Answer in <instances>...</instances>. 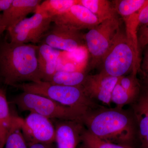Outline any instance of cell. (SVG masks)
<instances>
[{"label":"cell","mask_w":148,"mask_h":148,"mask_svg":"<svg viewBox=\"0 0 148 148\" xmlns=\"http://www.w3.org/2000/svg\"><path fill=\"white\" fill-rule=\"evenodd\" d=\"M137 100L130 95L119 83L116 85L112 93L111 102L114 103L116 107L123 108L126 105H131Z\"/></svg>","instance_id":"23"},{"label":"cell","mask_w":148,"mask_h":148,"mask_svg":"<svg viewBox=\"0 0 148 148\" xmlns=\"http://www.w3.org/2000/svg\"><path fill=\"white\" fill-rule=\"evenodd\" d=\"M77 4L87 8L100 23L117 16L112 3L108 0H78Z\"/></svg>","instance_id":"17"},{"label":"cell","mask_w":148,"mask_h":148,"mask_svg":"<svg viewBox=\"0 0 148 148\" xmlns=\"http://www.w3.org/2000/svg\"><path fill=\"white\" fill-rule=\"evenodd\" d=\"M139 27L148 23V0L138 12Z\"/></svg>","instance_id":"26"},{"label":"cell","mask_w":148,"mask_h":148,"mask_svg":"<svg viewBox=\"0 0 148 148\" xmlns=\"http://www.w3.org/2000/svg\"><path fill=\"white\" fill-rule=\"evenodd\" d=\"M80 143L82 148H134L101 140L92 135L86 127L82 133Z\"/></svg>","instance_id":"20"},{"label":"cell","mask_w":148,"mask_h":148,"mask_svg":"<svg viewBox=\"0 0 148 148\" xmlns=\"http://www.w3.org/2000/svg\"><path fill=\"white\" fill-rule=\"evenodd\" d=\"M15 88L23 92L47 97L63 106L79 111L83 115L101 106L86 95L81 86H65L41 81L24 83Z\"/></svg>","instance_id":"3"},{"label":"cell","mask_w":148,"mask_h":148,"mask_svg":"<svg viewBox=\"0 0 148 148\" xmlns=\"http://www.w3.org/2000/svg\"><path fill=\"white\" fill-rule=\"evenodd\" d=\"M130 108L137 121L141 148H148V92L142 89L139 98Z\"/></svg>","instance_id":"14"},{"label":"cell","mask_w":148,"mask_h":148,"mask_svg":"<svg viewBox=\"0 0 148 148\" xmlns=\"http://www.w3.org/2000/svg\"><path fill=\"white\" fill-rule=\"evenodd\" d=\"M87 74L82 71L57 70L47 82L70 86H81Z\"/></svg>","instance_id":"19"},{"label":"cell","mask_w":148,"mask_h":148,"mask_svg":"<svg viewBox=\"0 0 148 148\" xmlns=\"http://www.w3.org/2000/svg\"><path fill=\"white\" fill-rule=\"evenodd\" d=\"M84 35L80 31L53 23L39 44L71 52L85 45Z\"/></svg>","instance_id":"9"},{"label":"cell","mask_w":148,"mask_h":148,"mask_svg":"<svg viewBox=\"0 0 148 148\" xmlns=\"http://www.w3.org/2000/svg\"><path fill=\"white\" fill-rule=\"evenodd\" d=\"M60 50L45 44H39L37 48V59L43 81L48 82L57 71Z\"/></svg>","instance_id":"15"},{"label":"cell","mask_w":148,"mask_h":148,"mask_svg":"<svg viewBox=\"0 0 148 148\" xmlns=\"http://www.w3.org/2000/svg\"><path fill=\"white\" fill-rule=\"evenodd\" d=\"M117 16L107 19L84 35L90 53L91 69L102 63L103 58L122 33Z\"/></svg>","instance_id":"5"},{"label":"cell","mask_w":148,"mask_h":148,"mask_svg":"<svg viewBox=\"0 0 148 148\" xmlns=\"http://www.w3.org/2000/svg\"><path fill=\"white\" fill-rule=\"evenodd\" d=\"M0 148H2L1 146V144H0Z\"/></svg>","instance_id":"30"},{"label":"cell","mask_w":148,"mask_h":148,"mask_svg":"<svg viewBox=\"0 0 148 148\" xmlns=\"http://www.w3.org/2000/svg\"><path fill=\"white\" fill-rule=\"evenodd\" d=\"M21 128L28 145L55 142V127L50 119L39 114L30 112L26 118H21Z\"/></svg>","instance_id":"8"},{"label":"cell","mask_w":148,"mask_h":148,"mask_svg":"<svg viewBox=\"0 0 148 148\" xmlns=\"http://www.w3.org/2000/svg\"><path fill=\"white\" fill-rule=\"evenodd\" d=\"M82 122L92 135L107 142L134 147L138 140L137 121L130 108L101 106L84 114Z\"/></svg>","instance_id":"1"},{"label":"cell","mask_w":148,"mask_h":148,"mask_svg":"<svg viewBox=\"0 0 148 148\" xmlns=\"http://www.w3.org/2000/svg\"><path fill=\"white\" fill-rule=\"evenodd\" d=\"M21 119L19 124L9 134L3 148H29L21 128Z\"/></svg>","instance_id":"22"},{"label":"cell","mask_w":148,"mask_h":148,"mask_svg":"<svg viewBox=\"0 0 148 148\" xmlns=\"http://www.w3.org/2000/svg\"><path fill=\"white\" fill-rule=\"evenodd\" d=\"M5 29L3 26L2 19V14H0V35L3 34V32L5 31Z\"/></svg>","instance_id":"29"},{"label":"cell","mask_w":148,"mask_h":148,"mask_svg":"<svg viewBox=\"0 0 148 148\" xmlns=\"http://www.w3.org/2000/svg\"><path fill=\"white\" fill-rule=\"evenodd\" d=\"M52 21L46 14L36 12L33 16L24 18L7 30L14 43L39 44L48 31Z\"/></svg>","instance_id":"7"},{"label":"cell","mask_w":148,"mask_h":148,"mask_svg":"<svg viewBox=\"0 0 148 148\" xmlns=\"http://www.w3.org/2000/svg\"><path fill=\"white\" fill-rule=\"evenodd\" d=\"M13 102L21 110L36 113L49 119L82 121L83 115L75 109L44 96L30 92H22L14 98Z\"/></svg>","instance_id":"6"},{"label":"cell","mask_w":148,"mask_h":148,"mask_svg":"<svg viewBox=\"0 0 148 148\" xmlns=\"http://www.w3.org/2000/svg\"><path fill=\"white\" fill-rule=\"evenodd\" d=\"M21 118L10 113L5 90L0 88V144L3 148L8 136L18 125Z\"/></svg>","instance_id":"16"},{"label":"cell","mask_w":148,"mask_h":148,"mask_svg":"<svg viewBox=\"0 0 148 148\" xmlns=\"http://www.w3.org/2000/svg\"><path fill=\"white\" fill-rule=\"evenodd\" d=\"M111 1L117 14L124 18L138 12L147 0H114Z\"/></svg>","instance_id":"21"},{"label":"cell","mask_w":148,"mask_h":148,"mask_svg":"<svg viewBox=\"0 0 148 148\" xmlns=\"http://www.w3.org/2000/svg\"><path fill=\"white\" fill-rule=\"evenodd\" d=\"M141 57L122 32L103 58L101 71L111 76L120 77L130 71L138 74Z\"/></svg>","instance_id":"4"},{"label":"cell","mask_w":148,"mask_h":148,"mask_svg":"<svg viewBox=\"0 0 148 148\" xmlns=\"http://www.w3.org/2000/svg\"><path fill=\"white\" fill-rule=\"evenodd\" d=\"M13 1V0H0V12L8 9Z\"/></svg>","instance_id":"28"},{"label":"cell","mask_w":148,"mask_h":148,"mask_svg":"<svg viewBox=\"0 0 148 148\" xmlns=\"http://www.w3.org/2000/svg\"><path fill=\"white\" fill-rule=\"evenodd\" d=\"M42 2L40 0H13L10 7L2 14L3 26L5 30L26 18L29 14L35 12Z\"/></svg>","instance_id":"13"},{"label":"cell","mask_w":148,"mask_h":148,"mask_svg":"<svg viewBox=\"0 0 148 148\" xmlns=\"http://www.w3.org/2000/svg\"><path fill=\"white\" fill-rule=\"evenodd\" d=\"M38 45L0 43V82L15 87L42 80L37 59Z\"/></svg>","instance_id":"2"},{"label":"cell","mask_w":148,"mask_h":148,"mask_svg":"<svg viewBox=\"0 0 148 148\" xmlns=\"http://www.w3.org/2000/svg\"><path fill=\"white\" fill-rule=\"evenodd\" d=\"M77 2L78 0H46L42 2L35 12H43L52 18L66 12Z\"/></svg>","instance_id":"18"},{"label":"cell","mask_w":148,"mask_h":148,"mask_svg":"<svg viewBox=\"0 0 148 148\" xmlns=\"http://www.w3.org/2000/svg\"><path fill=\"white\" fill-rule=\"evenodd\" d=\"M138 47L141 52L148 46V23L138 27Z\"/></svg>","instance_id":"25"},{"label":"cell","mask_w":148,"mask_h":148,"mask_svg":"<svg viewBox=\"0 0 148 148\" xmlns=\"http://www.w3.org/2000/svg\"><path fill=\"white\" fill-rule=\"evenodd\" d=\"M52 22L81 31L90 29L100 24L96 16L80 5H74L64 13L51 18Z\"/></svg>","instance_id":"11"},{"label":"cell","mask_w":148,"mask_h":148,"mask_svg":"<svg viewBox=\"0 0 148 148\" xmlns=\"http://www.w3.org/2000/svg\"><path fill=\"white\" fill-rule=\"evenodd\" d=\"M119 78L101 71L98 74L86 75L81 87L90 99L110 106L112 92Z\"/></svg>","instance_id":"10"},{"label":"cell","mask_w":148,"mask_h":148,"mask_svg":"<svg viewBox=\"0 0 148 148\" xmlns=\"http://www.w3.org/2000/svg\"><path fill=\"white\" fill-rule=\"evenodd\" d=\"M0 36H1V35H0Z\"/></svg>","instance_id":"31"},{"label":"cell","mask_w":148,"mask_h":148,"mask_svg":"<svg viewBox=\"0 0 148 148\" xmlns=\"http://www.w3.org/2000/svg\"><path fill=\"white\" fill-rule=\"evenodd\" d=\"M143 57L141 59L140 69L138 74H140L142 89L148 92V46L143 49Z\"/></svg>","instance_id":"24"},{"label":"cell","mask_w":148,"mask_h":148,"mask_svg":"<svg viewBox=\"0 0 148 148\" xmlns=\"http://www.w3.org/2000/svg\"><path fill=\"white\" fill-rule=\"evenodd\" d=\"M55 127L57 148H76L85 126L79 121L59 120Z\"/></svg>","instance_id":"12"},{"label":"cell","mask_w":148,"mask_h":148,"mask_svg":"<svg viewBox=\"0 0 148 148\" xmlns=\"http://www.w3.org/2000/svg\"><path fill=\"white\" fill-rule=\"evenodd\" d=\"M29 148H57L52 143H32L28 145Z\"/></svg>","instance_id":"27"}]
</instances>
